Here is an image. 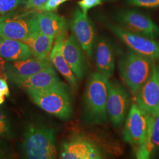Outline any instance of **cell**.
<instances>
[{
	"label": "cell",
	"mask_w": 159,
	"mask_h": 159,
	"mask_svg": "<svg viewBox=\"0 0 159 159\" xmlns=\"http://www.w3.org/2000/svg\"><path fill=\"white\" fill-rule=\"evenodd\" d=\"M109 80L98 72L89 77L83 96L85 120L94 125L104 123L108 119L107 102Z\"/></svg>",
	"instance_id": "1"
},
{
	"label": "cell",
	"mask_w": 159,
	"mask_h": 159,
	"mask_svg": "<svg viewBox=\"0 0 159 159\" xmlns=\"http://www.w3.org/2000/svg\"><path fill=\"white\" fill-rule=\"evenodd\" d=\"M31 100L40 108L60 119L71 117L73 110L68 86L60 81L40 90H25Z\"/></svg>",
	"instance_id": "2"
},
{
	"label": "cell",
	"mask_w": 159,
	"mask_h": 159,
	"mask_svg": "<svg viewBox=\"0 0 159 159\" xmlns=\"http://www.w3.org/2000/svg\"><path fill=\"white\" fill-rule=\"evenodd\" d=\"M22 148L27 159H55L57 156L56 131L44 125H30L24 134Z\"/></svg>",
	"instance_id": "3"
},
{
	"label": "cell",
	"mask_w": 159,
	"mask_h": 159,
	"mask_svg": "<svg viewBox=\"0 0 159 159\" xmlns=\"http://www.w3.org/2000/svg\"><path fill=\"white\" fill-rule=\"evenodd\" d=\"M12 10L0 17V37L25 41L40 31L36 10Z\"/></svg>",
	"instance_id": "4"
},
{
	"label": "cell",
	"mask_w": 159,
	"mask_h": 159,
	"mask_svg": "<svg viewBox=\"0 0 159 159\" xmlns=\"http://www.w3.org/2000/svg\"><path fill=\"white\" fill-rule=\"evenodd\" d=\"M154 62L132 50L120 60L118 66L120 77L134 96L151 74Z\"/></svg>",
	"instance_id": "5"
},
{
	"label": "cell",
	"mask_w": 159,
	"mask_h": 159,
	"mask_svg": "<svg viewBox=\"0 0 159 159\" xmlns=\"http://www.w3.org/2000/svg\"><path fill=\"white\" fill-rule=\"evenodd\" d=\"M150 114L133 103L125 121L123 138L125 142L137 148L144 142L148 132Z\"/></svg>",
	"instance_id": "6"
},
{
	"label": "cell",
	"mask_w": 159,
	"mask_h": 159,
	"mask_svg": "<svg viewBox=\"0 0 159 159\" xmlns=\"http://www.w3.org/2000/svg\"><path fill=\"white\" fill-rule=\"evenodd\" d=\"M129 106V96L125 88L117 81H109L107 115L114 127L120 129L123 126Z\"/></svg>",
	"instance_id": "7"
},
{
	"label": "cell",
	"mask_w": 159,
	"mask_h": 159,
	"mask_svg": "<svg viewBox=\"0 0 159 159\" xmlns=\"http://www.w3.org/2000/svg\"><path fill=\"white\" fill-rule=\"evenodd\" d=\"M110 30L132 51L153 61H159V42L116 25L108 26Z\"/></svg>",
	"instance_id": "8"
},
{
	"label": "cell",
	"mask_w": 159,
	"mask_h": 159,
	"mask_svg": "<svg viewBox=\"0 0 159 159\" xmlns=\"http://www.w3.org/2000/svg\"><path fill=\"white\" fill-rule=\"evenodd\" d=\"M60 157L63 159H101L100 149L91 140L81 135H75L62 145Z\"/></svg>",
	"instance_id": "9"
},
{
	"label": "cell",
	"mask_w": 159,
	"mask_h": 159,
	"mask_svg": "<svg viewBox=\"0 0 159 159\" xmlns=\"http://www.w3.org/2000/svg\"><path fill=\"white\" fill-rule=\"evenodd\" d=\"M119 21L123 28L135 34L155 39L159 37V27L147 16L134 11L121 14Z\"/></svg>",
	"instance_id": "10"
},
{
	"label": "cell",
	"mask_w": 159,
	"mask_h": 159,
	"mask_svg": "<svg viewBox=\"0 0 159 159\" xmlns=\"http://www.w3.org/2000/svg\"><path fill=\"white\" fill-rule=\"evenodd\" d=\"M71 29L84 52L91 58L96 38L94 25L87 16V12L77 9L74 12Z\"/></svg>",
	"instance_id": "11"
},
{
	"label": "cell",
	"mask_w": 159,
	"mask_h": 159,
	"mask_svg": "<svg viewBox=\"0 0 159 159\" xmlns=\"http://www.w3.org/2000/svg\"><path fill=\"white\" fill-rule=\"evenodd\" d=\"M136 102L140 108L152 113L159 106V66L153 65L146 81L136 94Z\"/></svg>",
	"instance_id": "12"
},
{
	"label": "cell",
	"mask_w": 159,
	"mask_h": 159,
	"mask_svg": "<svg viewBox=\"0 0 159 159\" xmlns=\"http://www.w3.org/2000/svg\"><path fill=\"white\" fill-rule=\"evenodd\" d=\"M51 66L52 63L49 58L39 59L34 57L7 63L4 65V71L7 77L12 81L30 77Z\"/></svg>",
	"instance_id": "13"
},
{
	"label": "cell",
	"mask_w": 159,
	"mask_h": 159,
	"mask_svg": "<svg viewBox=\"0 0 159 159\" xmlns=\"http://www.w3.org/2000/svg\"><path fill=\"white\" fill-rule=\"evenodd\" d=\"M63 54L74 75L79 80L83 79L87 70L83 50L74 35H71L63 42Z\"/></svg>",
	"instance_id": "14"
},
{
	"label": "cell",
	"mask_w": 159,
	"mask_h": 159,
	"mask_svg": "<svg viewBox=\"0 0 159 159\" xmlns=\"http://www.w3.org/2000/svg\"><path fill=\"white\" fill-rule=\"evenodd\" d=\"M66 34L67 31H65L55 39V43L51 50L49 58L52 64L66 80L69 85L75 90L77 87V77L66 61L63 56L62 50L63 42L66 38Z\"/></svg>",
	"instance_id": "15"
},
{
	"label": "cell",
	"mask_w": 159,
	"mask_h": 159,
	"mask_svg": "<svg viewBox=\"0 0 159 159\" xmlns=\"http://www.w3.org/2000/svg\"><path fill=\"white\" fill-rule=\"evenodd\" d=\"M61 81L52 65L30 77L13 80L19 87L25 90H40L49 87Z\"/></svg>",
	"instance_id": "16"
},
{
	"label": "cell",
	"mask_w": 159,
	"mask_h": 159,
	"mask_svg": "<svg viewBox=\"0 0 159 159\" xmlns=\"http://www.w3.org/2000/svg\"><path fill=\"white\" fill-rule=\"evenodd\" d=\"M33 56L30 47L23 41L0 37V57L7 61L24 60Z\"/></svg>",
	"instance_id": "17"
},
{
	"label": "cell",
	"mask_w": 159,
	"mask_h": 159,
	"mask_svg": "<svg viewBox=\"0 0 159 159\" xmlns=\"http://www.w3.org/2000/svg\"><path fill=\"white\" fill-rule=\"evenodd\" d=\"M37 20L40 31L56 39L66 31L67 24L64 17L52 11H38Z\"/></svg>",
	"instance_id": "18"
},
{
	"label": "cell",
	"mask_w": 159,
	"mask_h": 159,
	"mask_svg": "<svg viewBox=\"0 0 159 159\" xmlns=\"http://www.w3.org/2000/svg\"><path fill=\"white\" fill-rule=\"evenodd\" d=\"M96 66L97 72L107 79L113 75L115 70L113 51L108 41L104 39L99 40L97 44Z\"/></svg>",
	"instance_id": "19"
},
{
	"label": "cell",
	"mask_w": 159,
	"mask_h": 159,
	"mask_svg": "<svg viewBox=\"0 0 159 159\" xmlns=\"http://www.w3.org/2000/svg\"><path fill=\"white\" fill-rule=\"evenodd\" d=\"M54 39L39 31L31 36L24 43L30 47L33 56L39 59L49 58Z\"/></svg>",
	"instance_id": "20"
},
{
	"label": "cell",
	"mask_w": 159,
	"mask_h": 159,
	"mask_svg": "<svg viewBox=\"0 0 159 159\" xmlns=\"http://www.w3.org/2000/svg\"><path fill=\"white\" fill-rule=\"evenodd\" d=\"M148 129L155 150L159 148V106L149 115Z\"/></svg>",
	"instance_id": "21"
},
{
	"label": "cell",
	"mask_w": 159,
	"mask_h": 159,
	"mask_svg": "<svg viewBox=\"0 0 159 159\" xmlns=\"http://www.w3.org/2000/svg\"><path fill=\"white\" fill-rule=\"evenodd\" d=\"M12 136L10 120L4 110L0 108V137L10 138Z\"/></svg>",
	"instance_id": "22"
},
{
	"label": "cell",
	"mask_w": 159,
	"mask_h": 159,
	"mask_svg": "<svg viewBox=\"0 0 159 159\" xmlns=\"http://www.w3.org/2000/svg\"><path fill=\"white\" fill-rule=\"evenodd\" d=\"M25 0H0V16L16 10L20 5L26 4Z\"/></svg>",
	"instance_id": "23"
},
{
	"label": "cell",
	"mask_w": 159,
	"mask_h": 159,
	"mask_svg": "<svg viewBox=\"0 0 159 159\" xmlns=\"http://www.w3.org/2000/svg\"><path fill=\"white\" fill-rule=\"evenodd\" d=\"M67 0H48L46 3L36 9L38 11H53Z\"/></svg>",
	"instance_id": "24"
},
{
	"label": "cell",
	"mask_w": 159,
	"mask_h": 159,
	"mask_svg": "<svg viewBox=\"0 0 159 159\" xmlns=\"http://www.w3.org/2000/svg\"><path fill=\"white\" fill-rule=\"evenodd\" d=\"M128 3L131 6L146 8L159 7V0H128Z\"/></svg>",
	"instance_id": "25"
},
{
	"label": "cell",
	"mask_w": 159,
	"mask_h": 159,
	"mask_svg": "<svg viewBox=\"0 0 159 159\" xmlns=\"http://www.w3.org/2000/svg\"><path fill=\"white\" fill-rule=\"evenodd\" d=\"M102 1V0H80L78 4L82 11L87 13L89 10L101 4Z\"/></svg>",
	"instance_id": "26"
},
{
	"label": "cell",
	"mask_w": 159,
	"mask_h": 159,
	"mask_svg": "<svg viewBox=\"0 0 159 159\" xmlns=\"http://www.w3.org/2000/svg\"><path fill=\"white\" fill-rule=\"evenodd\" d=\"M48 0H27L25 9L36 10L40 6L44 5Z\"/></svg>",
	"instance_id": "27"
},
{
	"label": "cell",
	"mask_w": 159,
	"mask_h": 159,
	"mask_svg": "<svg viewBox=\"0 0 159 159\" xmlns=\"http://www.w3.org/2000/svg\"><path fill=\"white\" fill-rule=\"evenodd\" d=\"M0 92H1L5 96H10V90L7 81L4 79H0Z\"/></svg>",
	"instance_id": "28"
},
{
	"label": "cell",
	"mask_w": 159,
	"mask_h": 159,
	"mask_svg": "<svg viewBox=\"0 0 159 159\" xmlns=\"http://www.w3.org/2000/svg\"><path fill=\"white\" fill-rule=\"evenodd\" d=\"M9 156V150L6 144L0 141V159H6Z\"/></svg>",
	"instance_id": "29"
},
{
	"label": "cell",
	"mask_w": 159,
	"mask_h": 159,
	"mask_svg": "<svg viewBox=\"0 0 159 159\" xmlns=\"http://www.w3.org/2000/svg\"><path fill=\"white\" fill-rule=\"evenodd\" d=\"M5 100V96L0 92V105H1L3 102H4Z\"/></svg>",
	"instance_id": "30"
}]
</instances>
